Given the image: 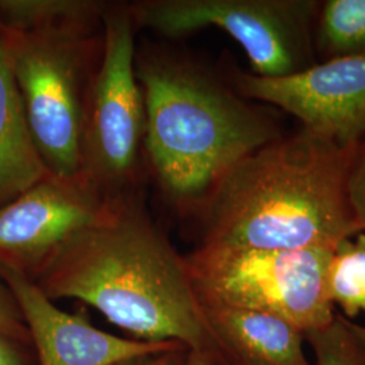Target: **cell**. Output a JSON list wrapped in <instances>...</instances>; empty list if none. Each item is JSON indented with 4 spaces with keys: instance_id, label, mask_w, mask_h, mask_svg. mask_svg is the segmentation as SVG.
<instances>
[{
    "instance_id": "1",
    "label": "cell",
    "mask_w": 365,
    "mask_h": 365,
    "mask_svg": "<svg viewBox=\"0 0 365 365\" xmlns=\"http://www.w3.org/2000/svg\"><path fill=\"white\" fill-rule=\"evenodd\" d=\"M34 282L53 302H84L140 341H176L220 365L184 255L152 218L143 190L110 200Z\"/></svg>"
},
{
    "instance_id": "2",
    "label": "cell",
    "mask_w": 365,
    "mask_h": 365,
    "mask_svg": "<svg viewBox=\"0 0 365 365\" xmlns=\"http://www.w3.org/2000/svg\"><path fill=\"white\" fill-rule=\"evenodd\" d=\"M360 144V143H359ZM359 144L302 129L235 164L197 214V245L333 249L365 232L349 199Z\"/></svg>"
},
{
    "instance_id": "3",
    "label": "cell",
    "mask_w": 365,
    "mask_h": 365,
    "mask_svg": "<svg viewBox=\"0 0 365 365\" xmlns=\"http://www.w3.org/2000/svg\"><path fill=\"white\" fill-rule=\"evenodd\" d=\"M145 167L180 217L196 218L241 160L282 137L268 110L179 53L141 48Z\"/></svg>"
},
{
    "instance_id": "4",
    "label": "cell",
    "mask_w": 365,
    "mask_h": 365,
    "mask_svg": "<svg viewBox=\"0 0 365 365\" xmlns=\"http://www.w3.org/2000/svg\"><path fill=\"white\" fill-rule=\"evenodd\" d=\"M0 30L46 170L57 178H78L84 102L101 61L103 36Z\"/></svg>"
},
{
    "instance_id": "5",
    "label": "cell",
    "mask_w": 365,
    "mask_h": 365,
    "mask_svg": "<svg viewBox=\"0 0 365 365\" xmlns=\"http://www.w3.org/2000/svg\"><path fill=\"white\" fill-rule=\"evenodd\" d=\"M102 29L103 51L83 111L80 176L113 200L141 190L145 105L129 3H110Z\"/></svg>"
},
{
    "instance_id": "6",
    "label": "cell",
    "mask_w": 365,
    "mask_h": 365,
    "mask_svg": "<svg viewBox=\"0 0 365 365\" xmlns=\"http://www.w3.org/2000/svg\"><path fill=\"white\" fill-rule=\"evenodd\" d=\"M331 250L196 245L184 260L197 299L272 314L304 334L336 318L327 294Z\"/></svg>"
},
{
    "instance_id": "7",
    "label": "cell",
    "mask_w": 365,
    "mask_h": 365,
    "mask_svg": "<svg viewBox=\"0 0 365 365\" xmlns=\"http://www.w3.org/2000/svg\"><path fill=\"white\" fill-rule=\"evenodd\" d=\"M318 0H140L129 3L135 27L182 38L217 27L248 56L250 73L284 78L315 66Z\"/></svg>"
},
{
    "instance_id": "8",
    "label": "cell",
    "mask_w": 365,
    "mask_h": 365,
    "mask_svg": "<svg viewBox=\"0 0 365 365\" xmlns=\"http://www.w3.org/2000/svg\"><path fill=\"white\" fill-rule=\"evenodd\" d=\"M227 84L248 101L276 106L303 129L342 145L365 137V57H339L284 78L235 68Z\"/></svg>"
},
{
    "instance_id": "9",
    "label": "cell",
    "mask_w": 365,
    "mask_h": 365,
    "mask_svg": "<svg viewBox=\"0 0 365 365\" xmlns=\"http://www.w3.org/2000/svg\"><path fill=\"white\" fill-rule=\"evenodd\" d=\"M108 202L81 176H46L0 207V264L34 280L72 235L101 218Z\"/></svg>"
},
{
    "instance_id": "10",
    "label": "cell",
    "mask_w": 365,
    "mask_h": 365,
    "mask_svg": "<svg viewBox=\"0 0 365 365\" xmlns=\"http://www.w3.org/2000/svg\"><path fill=\"white\" fill-rule=\"evenodd\" d=\"M0 276L19 306L38 365H114L182 345L176 341L149 342L106 333L81 314L58 309L33 279L13 267L0 264Z\"/></svg>"
},
{
    "instance_id": "11",
    "label": "cell",
    "mask_w": 365,
    "mask_h": 365,
    "mask_svg": "<svg viewBox=\"0 0 365 365\" xmlns=\"http://www.w3.org/2000/svg\"><path fill=\"white\" fill-rule=\"evenodd\" d=\"M200 302L220 365H314L304 334L272 314Z\"/></svg>"
},
{
    "instance_id": "12",
    "label": "cell",
    "mask_w": 365,
    "mask_h": 365,
    "mask_svg": "<svg viewBox=\"0 0 365 365\" xmlns=\"http://www.w3.org/2000/svg\"><path fill=\"white\" fill-rule=\"evenodd\" d=\"M49 175L29 128L0 30V207Z\"/></svg>"
},
{
    "instance_id": "13",
    "label": "cell",
    "mask_w": 365,
    "mask_h": 365,
    "mask_svg": "<svg viewBox=\"0 0 365 365\" xmlns=\"http://www.w3.org/2000/svg\"><path fill=\"white\" fill-rule=\"evenodd\" d=\"M108 6L99 0H0V27L96 34Z\"/></svg>"
},
{
    "instance_id": "14",
    "label": "cell",
    "mask_w": 365,
    "mask_h": 365,
    "mask_svg": "<svg viewBox=\"0 0 365 365\" xmlns=\"http://www.w3.org/2000/svg\"><path fill=\"white\" fill-rule=\"evenodd\" d=\"M314 45L327 60L365 57V0L321 1Z\"/></svg>"
},
{
    "instance_id": "15",
    "label": "cell",
    "mask_w": 365,
    "mask_h": 365,
    "mask_svg": "<svg viewBox=\"0 0 365 365\" xmlns=\"http://www.w3.org/2000/svg\"><path fill=\"white\" fill-rule=\"evenodd\" d=\"M327 294L345 318L365 313V232L339 241L331 250Z\"/></svg>"
},
{
    "instance_id": "16",
    "label": "cell",
    "mask_w": 365,
    "mask_h": 365,
    "mask_svg": "<svg viewBox=\"0 0 365 365\" xmlns=\"http://www.w3.org/2000/svg\"><path fill=\"white\" fill-rule=\"evenodd\" d=\"M304 339L313 349L315 365H365L364 354L342 325L339 312L330 325L304 333Z\"/></svg>"
},
{
    "instance_id": "17",
    "label": "cell",
    "mask_w": 365,
    "mask_h": 365,
    "mask_svg": "<svg viewBox=\"0 0 365 365\" xmlns=\"http://www.w3.org/2000/svg\"><path fill=\"white\" fill-rule=\"evenodd\" d=\"M0 333L18 339L21 342H30L25 319L19 306L14 298L13 292L0 276Z\"/></svg>"
},
{
    "instance_id": "18",
    "label": "cell",
    "mask_w": 365,
    "mask_h": 365,
    "mask_svg": "<svg viewBox=\"0 0 365 365\" xmlns=\"http://www.w3.org/2000/svg\"><path fill=\"white\" fill-rule=\"evenodd\" d=\"M349 199L356 217L365 230V137L357 146L349 176Z\"/></svg>"
},
{
    "instance_id": "19",
    "label": "cell",
    "mask_w": 365,
    "mask_h": 365,
    "mask_svg": "<svg viewBox=\"0 0 365 365\" xmlns=\"http://www.w3.org/2000/svg\"><path fill=\"white\" fill-rule=\"evenodd\" d=\"M114 365H190V349L178 345L168 351L131 357Z\"/></svg>"
},
{
    "instance_id": "20",
    "label": "cell",
    "mask_w": 365,
    "mask_h": 365,
    "mask_svg": "<svg viewBox=\"0 0 365 365\" xmlns=\"http://www.w3.org/2000/svg\"><path fill=\"white\" fill-rule=\"evenodd\" d=\"M18 342L21 341L0 333V365H24Z\"/></svg>"
},
{
    "instance_id": "21",
    "label": "cell",
    "mask_w": 365,
    "mask_h": 365,
    "mask_svg": "<svg viewBox=\"0 0 365 365\" xmlns=\"http://www.w3.org/2000/svg\"><path fill=\"white\" fill-rule=\"evenodd\" d=\"M339 319L342 322V325L348 330L349 336L352 337L353 342L357 345V348L360 349V352L364 354L365 357V325L357 324L352 319L345 318L344 315L339 313Z\"/></svg>"
},
{
    "instance_id": "22",
    "label": "cell",
    "mask_w": 365,
    "mask_h": 365,
    "mask_svg": "<svg viewBox=\"0 0 365 365\" xmlns=\"http://www.w3.org/2000/svg\"><path fill=\"white\" fill-rule=\"evenodd\" d=\"M190 365H218L215 359L207 353L191 352L190 351Z\"/></svg>"
}]
</instances>
